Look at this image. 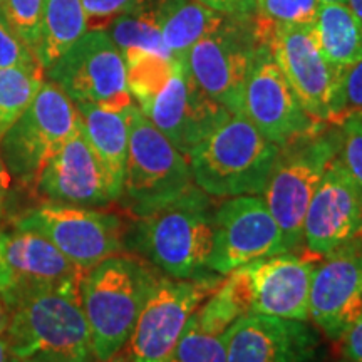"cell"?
<instances>
[{"label":"cell","instance_id":"15","mask_svg":"<svg viewBox=\"0 0 362 362\" xmlns=\"http://www.w3.org/2000/svg\"><path fill=\"white\" fill-rule=\"evenodd\" d=\"M257 45L230 22L189 49L185 62L194 83L208 98L232 115H242L243 93Z\"/></svg>","mask_w":362,"mask_h":362},{"label":"cell","instance_id":"30","mask_svg":"<svg viewBox=\"0 0 362 362\" xmlns=\"http://www.w3.org/2000/svg\"><path fill=\"white\" fill-rule=\"evenodd\" d=\"M166 362H226L225 334L211 336L203 332L192 315L187 330Z\"/></svg>","mask_w":362,"mask_h":362},{"label":"cell","instance_id":"44","mask_svg":"<svg viewBox=\"0 0 362 362\" xmlns=\"http://www.w3.org/2000/svg\"><path fill=\"white\" fill-rule=\"evenodd\" d=\"M346 4L352 8V12L362 21V0H346Z\"/></svg>","mask_w":362,"mask_h":362},{"label":"cell","instance_id":"24","mask_svg":"<svg viewBox=\"0 0 362 362\" xmlns=\"http://www.w3.org/2000/svg\"><path fill=\"white\" fill-rule=\"evenodd\" d=\"M312 33L322 56L337 69L362 59V21L347 4H320Z\"/></svg>","mask_w":362,"mask_h":362},{"label":"cell","instance_id":"39","mask_svg":"<svg viewBox=\"0 0 362 362\" xmlns=\"http://www.w3.org/2000/svg\"><path fill=\"white\" fill-rule=\"evenodd\" d=\"M8 325V309L2 293H0V334H6Z\"/></svg>","mask_w":362,"mask_h":362},{"label":"cell","instance_id":"23","mask_svg":"<svg viewBox=\"0 0 362 362\" xmlns=\"http://www.w3.org/2000/svg\"><path fill=\"white\" fill-rule=\"evenodd\" d=\"M155 8L163 42L173 59H185L198 40L228 22L198 0H161Z\"/></svg>","mask_w":362,"mask_h":362},{"label":"cell","instance_id":"20","mask_svg":"<svg viewBox=\"0 0 362 362\" xmlns=\"http://www.w3.org/2000/svg\"><path fill=\"white\" fill-rule=\"evenodd\" d=\"M34 192L44 202L59 205L101 208L116 203L106 173L86 141L81 126L44 166Z\"/></svg>","mask_w":362,"mask_h":362},{"label":"cell","instance_id":"13","mask_svg":"<svg viewBox=\"0 0 362 362\" xmlns=\"http://www.w3.org/2000/svg\"><path fill=\"white\" fill-rule=\"evenodd\" d=\"M138 107L187 158L232 115L198 88L185 59H176L168 79Z\"/></svg>","mask_w":362,"mask_h":362},{"label":"cell","instance_id":"8","mask_svg":"<svg viewBox=\"0 0 362 362\" xmlns=\"http://www.w3.org/2000/svg\"><path fill=\"white\" fill-rule=\"evenodd\" d=\"M223 275L205 272L192 279L160 274L126 342L133 362H166L192 315L218 287Z\"/></svg>","mask_w":362,"mask_h":362},{"label":"cell","instance_id":"26","mask_svg":"<svg viewBox=\"0 0 362 362\" xmlns=\"http://www.w3.org/2000/svg\"><path fill=\"white\" fill-rule=\"evenodd\" d=\"M88 33L81 0H44L35 56L44 69L51 67L81 35Z\"/></svg>","mask_w":362,"mask_h":362},{"label":"cell","instance_id":"28","mask_svg":"<svg viewBox=\"0 0 362 362\" xmlns=\"http://www.w3.org/2000/svg\"><path fill=\"white\" fill-rule=\"evenodd\" d=\"M320 2L317 0H255L252 39L257 47H270L277 30L314 24Z\"/></svg>","mask_w":362,"mask_h":362},{"label":"cell","instance_id":"47","mask_svg":"<svg viewBox=\"0 0 362 362\" xmlns=\"http://www.w3.org/2000/svg\"><path fill=\"white\" fill-rule=\"evenodd\" d=\"M339 362H346V361H342V359H341V361H339Z\"/></svg>","mask_w":362,"mask_h":362},{"label":"cell","instance_id":"32","mask_svg":"<svg viewBox=\"0 0 362 362\" xmlns=\"http://www.w3.org/2000/svg\"><path fill=\"white\" fill-rule=\"evenodd\" d=\"M362 112V59L342 69L334 101L330 124L339 126L346 117Z\"/></svg>","mask_w":362,"mask_h":362},{"label":"cell","instance_id":"6","mask_svg":"<svg viewBox=\"0 0 362 362\" xmlns=\"http://www.w3.org/2000/svg\"><path fill=\"white\" fill-rule=\"evenodd\" d=\"M339 146L341 128L334 126L280 148L262 198L282 230L287 252L302 248L307 208Z\"/></svg>","mask_w":362,"mask_h":362},{"label":"cell","instance_id":"3","mask_svg":"<svg viewBox=\"0 0 362 362\" xmlns=\"http://www.w3.org/2000/svg\"><path fill=\"white\" fill-rule=\"evenodd\" d=\"M158 277L160 272L134 253H117L84 272L79 292L96 362L126 346Z\"/></svg>","mask_w":362,"mask_h":362},{"label":"cell","instance_id":"4","mask_svg":"<svg viewBox=\"0 0 362 362\" xmlns=\"http://www.w3.org/2000/svg\"><path fill=\"white\" fill-rule=\"evenodd\" d=\"M280 148L243 115H230L189 153L193 183L215 200L262 194Z\"/></svg>","mask_w":362,"mask_h":362},{"label":"cell","instance_id":"12","mask_svg":"<svg viewBox=\"0 0 362 362\" xmlns=\"http://www.w3.org/2000/svg\"><path fill=\"white\" fill-rule=\"evenodd\" d=\"M242 115L279 148L300 141L327 126L304 110L269 47H257L243 93Z\"/></svg>","mask_w":362,"mask_h":362},{"label":"cell","instance_id":"19","mask_svg":"<svg viewBox=\"0 0 362 362\" xmlns=\"http://www.w3.org/2000/svg\"><path fill=\"white\" fill-rule=\"evenodd\" d=\"M319 257L284 252L250 262V314L310 322V287Z\"/></svg>","mask_w":362,"mask_h":362},{"label":"cell","instance_id":"25","mask_svg":"<svg viewBox=\"0 0 362 362\" xmlns=\"http://www.w3.org/2000/svg\"><path fill=\"white\" fill-rule=\"evenodd\" d=\"M253 287L248 264L223 275L218 287L193 314L194 324L203 332L221 336L238 319L252 312Z\"/></svg>","mask_w":362,"mask_h":362},{"label":"cell","instance_id":"37","mask_svg":"<svg viewBox=\"0 0 362 362\" xmlns=\"http://www.w3.org/2000/svg\"><path fill=\"white\" fill-rule=\"evenodd\" d=\"M198 2L221 16L235 17V19H245L252 16L255 8V0H198Z\"/></svg>","mask_w":362,"mask_h":362},{"label":"cell","instance_id":"36","mask_svg":"<svg viewBox=\"0 0 362 362\" xmlns=\"http://www.w3.org/2000/svg\"><path fill=\"white\" fill-rule=\"evenodd\" d=\"M337 344L341 346L342 361L362 362V312Z\"/></svg>","mask_w":362,"mask_h":362},{"label":"cell","instance_id":"35","mask_svg":"<svg viewBox=\"0 0 362 362\" xmlns=\"http://www.w3.org/2000/svg\"><path fill=\"white\" fill-rule=\"evenodd\" d=\"M88 30H107L117 17L138 7L144 0H81Z\"/></svg>","mask_w":362,"mask_h":362},{"label":"cell","instance_id":"11","mask_svg":"<svg viewBox=\"0 0 362 362\" xmlns=\"http://www.w3.org/2000/svg\"><path fill=\"white\" fill-rule=\"evenodd\" d=\"M284 252L282 230L259 194L225 198L216 205L208 270L226 275Z\"/></svg>","mask_w":362,"mask_h":362},{"label":"cell","instance_id":"29","mask_svg":"<svg viewBox=\"0 0 362 362\" xmlns=\"http://www.w3.org/2000/svg\"><path fill=\"white\" fill-rule=\"evenodd\" d=\"M44 67L0 69V139L30 106L44 84Z\"/></svg>","mask_w":362,"mask_h":362},{"label":"cell","instance_id":"14","mask_svg":"<svg viewBox=\"0 0 362 362\" xmlns=\"http://www.w3.org/2000/svg\"><path fill=\"white\" fill-rule=\"evenodd\" d=\"M226 362H329L325 337L304 320L248 314L225 332Z\"/></svg>","mask_w":362,"mask_h":362},{"label":"cell","instance_id":"34","mask_svg":"<svg viewBox=\"0 0 362 362\" xmlns=\"http://www.w3.org/2000/svg\"><path fill=\"white\" fill-rule=\"evenodd\" d=\"M39 66L42 64L35 52L8 29L6 21L0 16V69H11V67L29 69Z\"/></svg>","mask_w":362,"mask_h":362},{"label":"cell","instance_id":"46","mask_svg":"<svg viewBox=\"0 0 362 362\" xmlns=\"http://www.w3.org/2000/svg\"><path fill=\"white\" fill-rule=\"evenodd\" d=\"M0 8H2V0H0Z\"/></svg>","mask_w":362,"mask_h":362},{"label":"cell","instance_id":"38","mask_svg":"<svg viewBox=\"0 0 362 362\" xmlns=\"http://www.w3.org/2000/svg\"><path fill=\"white\" fill-rule=\"evenodd\" d=\"M11 183H12V176L8 173L2 156H0V205H2L4 200H6L8 189H11Z\"/></svg>","mask_w":362,"mask_h":362},{"label":"cell","instance_id":"18","mask_svg":"<svg viewBox=\"0 0 362 362\" xmlns=\"http://www.w3.org/2000/svg\"><path fill=\"white\" fill-rule=\"evenodd\" d=\"M357 240H362V192L336 158L307 208L302 247L320 259Z\"/></svg>","mask_w":362,"mask_h":362},{"label":"cell","instance_id":"2","mask_svg":"<svg viewBox=\"0 0 362 362\" xmlns=\"http://www.w3.org/2000/svg\"><path fill=\"white\" fill-rule=\"evenodd\" d=\"M216 200L194 185L151 214L133 218L126 248L171 279L208 272Z\"/></svg>","mask_w":362,"mask_h":362},{"label":"cell","instance_id":"16","mask_svg":"<svg viewBox=\"0 0 362 362\" xmlns=\"http://www.w3.org/2000/svg\"><path fill=\"white\" fill-rule=\"evenodd\" d=\"M362 312V240L320 257L310 287V322L339 342Z\"/></svg>","mask_w":362,"mask_h":362},{"label":"cell","instance_id":"5","mask_svg":"<svg viewBox=\"0 0 362 362\" xmlns=\"http://www.w3.org/2000/svg\"><path fill=\"white\" fill-rule=\"evenodd\" d=\"M192 187L188 158L134 104L129 110L128 160L117 202L133 218H139Z\"/></svg>","mask_w":362,"mask_h":362},{"label":"cell","instance_id":"42","mask_svg":"<svg viewBox=\"0 0 362 362\" xmlns=\"http://www.w3.org/2000/svg\"><path fill=\"white\" fill-rule=\"evenodd\" d=\"M11 362H93V361H67L56 357H30V359H12Z\"/></svg>","mask_w":362,"mask_h":362},{"label":"cell","instance_id":"45","mask_svg":"<svg viewBox=\"0 0 362 362\" xmlns=\"http://www.w3.org/2000/svg\"><path fill=\"white\" fill-rule=\"evenodd\" d=\"M320 4H346V0H317Z\"/></svg>","mask_w":362,"mask_h":362},{"label":"cell","instance_id":"27","mask_svg":"<svg viewBox=\"0 0 362 362\" xmlns=\"http://www.w3.org/2000/svg\"><path fill=\"white\" fill-rule=\"evenodd\" d=\"M106 33L123 54L124 61L139 54L171 57L163 42L156 8L148 7L144 2L117 17Z\"/></svg>","mask_w":362,"mask_h":362},{"label":"cell","instance_id":"33","mask_svg":"<svg viewBox=\"0 0 362 362\" xmlns=\"http://www.w3.org/2000/svg\"><path fill=\"white\" fill-rule=\"evenodd\" d=\"M339 128L341 146L337 158L362 192V117L359 115L346 117Z\"/></svg>","mask_w":362,"mask_h":362},{"label":"cell","instance_id":"10","mask_svg":"<svg viewBox=\"0 0 362 362\" xmlns=\"http://www.w3.org/2000/svg\"><path fill=\"white\" fill-rule=\"evenodd\" d=\"M17 228L42 235L84 272L126 250L128 226L98 208L44 202L17 220Z\"/></svg>","mask_w":362,"mask_h":362},{"label":"cell","instance_id":"31","mask_svg":"<svg viewBox=\"0 0 362 362\" xmlns=\"http://www.w3.org/2000/svg\"><path fill=\"white\" fill-rule=\"evenodd\" d=\"M44 0H2L0 16L8 29L35 52L40 34Z\"/></svg>","mask_w":362,"mask_h":362},{"label":"cell","instance_id":"40","mask_svg":"<svg viewBox=\"0 0 362 362\" xmlns=\"http://www.w3.org/2000/svg\"><path fill=\"white\" fill-rule=\"evenodd\" d=\"M11 349H8V341L6 334H0V362H11Z\"/></svg>","mask_w":362,"mask_h":362},{"label":"cell","instance_id":"21","mask_svg":"<svg viewBox=\"0 0 362 362\" xmlns=\"http://www.w3.org/2000/svg\"><path fill=\"white\" fill-rule=\"evenodd\" d=\"M4 284L2 297L67 282L81 277L84 270L74 265L56 245L33 230L17 228L2 238Z\"/></svg>","mask_w":362,"mask_h":362},{"label":"cell","instance_id":"22","mask_svg":"<svg viewBox=\"0 0 362 362\" xmlns=\"http://www.w3.org/2000/svg\"><path fill=\"white\" fill-rule=\"evenodd\" d=\"M76 107L79 112L81 131L101 163L112 197L117 202L128 160L131 107L124 111H112L89 103H76Z\"/></svg>","mask_w":362,"mask_h":362},{"label":"cell","instance_id":"1","mask_svg":"<svg viewBox=\"0 0 362 362\" xmlns=\"http://www.w3.org/2000/svg\"><path fill=\"white\" fill-rule=\"evenodd\" d=\"M81 277L4 297L8 309L6 336L12 359H94L79 292Z\"/></svg>","mask_w":362,"mask_h":362},{"label":"cell","instance_id":"17","mask_svg":"<svg viewBox=\"0 0 362 362\" xmlns=\"http://www.w3.org/2000/svg\"><path fill=\"white\" fill-rule=\"evenodd\" d=\"M269 49L304 110L319 123L330 124L342 69L322 56L312 25L284 27Z\"/></svg>","mask_w":362,"mask_h":362},{"label":"cell","instance_id":"7","mask_svg":"<svg viewBox=\"0 0 362 362\" xmlns=\"http://www.w3.org/2000/svg\"><path fill=\"white\" fill-rule=\"evenodd\" d=\"M79 126L76 103L52 81H44L30 106L0 139V156L12 178L34 188L47 161Z\"/></svg>","mask_w":362,"mask_h":362},{"label":"cell","instance_id":"41","mask_svg":"<svg viewBox=\"0 0 362 362\" xmlns=\"http://www.w3.org/2000/svg\"><path fill=\"white\" fill-rule=\"evenodd\" d=\"M101 362H133V359H131V354L128 351V347H123V349H119L116 352V354H112L110 359L106 361H101Z\"/></svg>","mask_w":362,"mask_h":362},{"label":"cell","instance_id":"43","mask_svg":"<svg viewBox=\"0 0 362 362\" xmlns=\"http://www.w3.org/2000/svg\"><path fill=\"white\" fill-rule=\"evenodd\" d=\"M4 233H0V293L4 291V284H6V272H4V248H2Z\"/></svg>","mask_w":362,"mask_h":362},{"label":"cell","instance_id":"48","mask_svg":"<svg viewBox=\"0 0 362 362\" xmlns=\"http://www.w3.org/2000/svg\"><path fill=\"white\" fill-rule=\"evenodd\" d=\"M359 116H361V117H362V112H361V115H359Z\"/></svg>","mask_w":362,"mask_h":362},{"label":"cell","instance_id":"9","mask_svg":"<svg viewBox=\"0 0 362 362\" xmlns=\"http://www.w3.org/2000/svg\"><path fill=\"white\" fill-rule=\"evenodd\" d=\"M45 71L74 103L112 111L134 104L124 57L106 30H88Z\"/></svg>","mask_w":362,"mask_h":362}]
</instances>
